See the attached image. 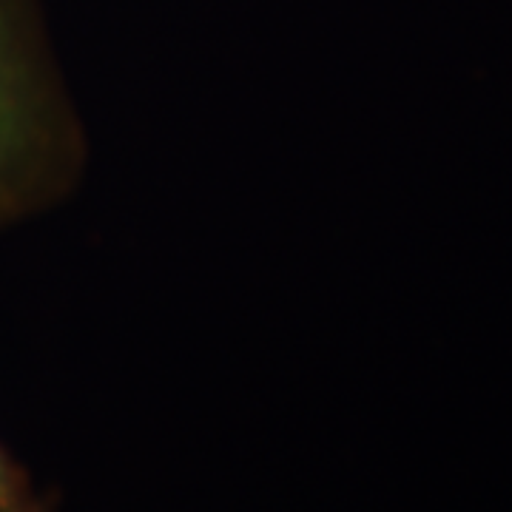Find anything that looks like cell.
Instances as JSON below:
<instances>
[{"mask_svg": "<svg viewBox=\"0 0 512 512\" xmlns=\"http://www.w3.org/2000/svg\"><path fill=\"white\" fill-rule=\"evenodd\" d=\"M86 168L89 137L43 0H0V228L55 211Z\"/></svg>", "mask_w": 512, "mask_h": 512, "instance_id": "6da1fadb", "label": "cell"}, {"mask_svg": "<svg viewBox=\"0 0 512 512\" xmlns=\"http://www.w3.org/2000/svg\"><path fill=\"white\" fill-rule=\"evenodd\" d=\"M0 512H57L55 498L40 493L29 470L0 441Z\"/></svg>", "mask_w": 512, "mask_h": 512, "instance_id": "7a4b0ae2", "label": "cell"}]
</instances>
